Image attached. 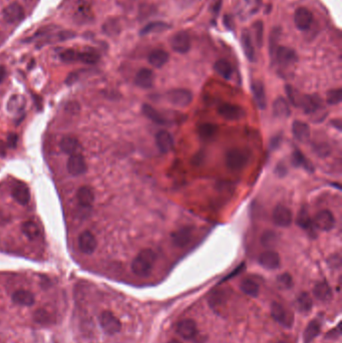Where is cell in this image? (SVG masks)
Here are the masks:
<instances>
[{
	"instance_id": "6da1fadb",
	"label": "cell",
	"mask_w": 342,
	"mask_h": 343,
	"mask_svg": "<svg viewBox=\"0 0 342 343\" xmlns=\"http://www.w3.org/2000/svg\"><path fill=\"white\" fill-rule=\"evenodd\" d=\"M157 255L151 249L142 250L132 263V271L139 277H147L156 263Z\"/></svg>"
},
{
	"instance_id": "7a4b0ae2",
	"label": "cell",
	"mask_w": 342,
	"mask_h": 343,
	"mask_svg": "<svg viewBox=\"0 0 342 343\" xmlns=\"http://www.w3.org/2000/svg\"><path fill=\"white\" fill-rule=\"evenodd\" d=\"M251 157V153L247 148L234 147L227 151L225 157V163L229 170L240 171L248 164Z\"/></svg>"
},
{
	"instance_id": "3957f363",
	"label": "cell",
	"mask_w": 342,
	"mask_h": 343,
	"mask_svg": "<svg viewBox=\"0 0 342 343\" xmlns=\"http://www.w3.org/2000/svg\"><path fill=\"white\" fill-rule=\"evenodd\" d=\"M99 324L102 328V330L109 335H113L121 331L122 329V323L120 319L108 310L103 311L99 315Z\"/></svg>"
},
{
	"instance_id": "277c9868",
	"label": "cell",
	"mask_w": 342,
	"mask_h": 343,
	"mask_svg": "<svg viewBox=\"0 0 342 343\" xmlns=\"http://www.w3.org/2000/svg\"><path fill=\"white\" fill-rule=\"evenodd\" d=\"M271 56L283 66L293 65L298 60V55L294 49L282 46H277L273 51L270 52Z\"/></svg>"
},
{
	"instance_id": "5b68a950",
	"label": "cell",
	"mask_w": 342,
	"mask_h": 343,
	"mask_svg": "<svg viewBox=\"0 0 342 343\" xmlns=\"http://www.w3.org/2000/svg\"><path fill=\"white\" fill-rule=\"evenodd\" d=\"M166 98L174 105L185 107L193 101V94L186 89H174L167 93Z\"/></svg>"
},
{
	"instance_id": "8992f818",
	"label": "cell",
	"mask_w": 342,
	"mask_h": 343,
	"mask_svg": "<svg viewBox=\"0 0 342 343\" xmlns=\"http://www.w3.org/2000/svg\"><path fill=\"white\" fill-rule=\"evenodd\" d=\"M218 112L227 121H238L246 116L244 108L234 103H222L218 107Z\"/></svg>"
},
{
	"instance_id": "52a82bcc",
	"label": "cell",
	"mask_w": 342,
	"mask_h": 343,
	"mask_svg": "<svg viewBox=\"0 0 342 343\" xmlns=\"http://www.w3.org/2000/svg\"><path fill=\"white\" fill-rule=\"evenodd\" d=\"M313 225L316 229L320 231H331L335 225L334 216L329 210H322L313 219Z\"/></svg>"
},
{
	"instance_id": "ba28073f",
	"label": "cell",
	"mask_w": 342,
	"mask_h": 343,
	"mask_svg": "<svg viewBox=\"0 0 342 343\" xmlns=\"http://www.w3.org/2000/svg\"><path fill=\"white\" fill-rule=\"evenodd\" d=\"M272 217L275 225L282 228L289 227L293 222V215L291 210L283 205H278L275 207Z\"/></svg>"
},
{
	"instance_id": "9c48e42d",
	"label": "cell",
	"mask_w": 342,
	"mask_h": 343,
	"mask_svg": "<svg viewBox=\"0 0 342 343\" xmlns=\"http://www.w3.org/2000/svg\"><path fill=\"white\" fill-rule=\"evenodd\" d=\"M194 236V229L190 226L182 227L177 231L173 232L171 235V240L173 245L178 248H184L190 244Z\"/></svg>"
},
{
	"instance_id": "30bf717a",
	"label": "cell",
	"mask_w": 342,
	"mask_h": 343,
	"mask_svg": "<svg viewBox=\"0 0 342 343\" xmlns=\"http://www.w3.org/2000/svg\"><path fill=\"white\" fill-rule=\"evenodd\" d=\"M66 169L67 172L72 176H81L87 172V162L82 153L69 156L66 164Z\"/></svg>"
},
{
	"instance_id": "8fae6325",
	"label": "cell",
	"mask_w": 342,
	"mask_h": 343,
	"mask_svg": "<svg viewBox=\"0 0 342 343\" xmlns=\"http://www.w3.org/2000/svg\"><path fill=\"white\" fill-rule=\"evenodd\" d=\"M171 48L178 53H187L191 49V39L187 31H179L170 41Z\"/></svg>"
},
{
	"instance_id": "7c38bea8",
	"label": "cell",
	"mask_w": 342,
	"mask_h": 343,
	"mask_svg": "<svg viewBox=\"0 0 342 343\" xmlns=\"http://www.w3.org/2000/svg\"><path fill=\"white\" fill-rule=\"evenodd\" d=\"M313 22V14L312 12L305 8L299 7L294 13V23L296 27L301 31H306L310 28Z\"/></svg>"
},
{
	"instance_id": "4fadbf2b",
	"label": "cell",
	"mask_w": 342,
	"mask_h": 343,
	"mask_svg": "<svg viewBox=\"0 0 342 343\" xmlns=\"http://www.w3.org/2000/svg\"><path fill=\"white\" fill-rule=\"evenodd\" d=\"M271 315L275 321L285 327H290L293 323V317L287 310L278 302H273L271 305Z\"/></svg>"
},
{
	"instance_id": "5bb4252c",
	"label": "cell",
	"mask_w": 342,
	"mask_h": 343,
	"mask_svg": "<svg viewBox=\"0 0 342 343\" xmlns=\"http://www.w3.org/2000/svg\"><path fill=\"white\" fill-rule=\"evenodd\" d=\"M24 9L17 3L13 2L3 9V18L7 23H18L24 18Z\"/></svg>"
},
{
	"instance_id": "9a60e30c",
	"label": "cell",
	"mask_w": 342,
	"mask_h": 343,
	"mask_svg": "<svg viewBox=\"0 0 342 343\" xmlns=\"http://www.w3.org/2000/svg\"><path fill=\"white\" fill-rule=\"evenodd\" d=\"M258 262L265 269L275 270V269L280 267L281 259H280V256L277 252L272 251V250H268V251H265L262 254H260V256L258 258Z\"/></svg>"
},
{
	"instance_id": "2e32d148",
	"label": "cell",
	"mask_w": 342,
	"mask_h": 343,
	"mask_svg": "<svg viewBox=\"0 0 342 343\" xmlns=\"http://www.w3.org/2000/svg\"><path fill=\"white\" fill-rule=\"evenodd\" d=\"M74 19L80 24H85L93 21L94 19V12L92 10V7L89 3L86 1H80L74 10Z\"/></svg>"
},
{
	"instance_id": "e0dca14e",
	"label": "cell",
	"mask_w": 342,
	"mask_h": 343,
	"mask_svg": "<svg viewBox=\"0 0 342 343\" xmlns=\"http://www.w3.org/2000/svg\"><path fill=\"white\" fill-rule=\"evenodd\" d=\"M98 246V242L94 234L90 231L83 232L79 237V247L84 254H93Z\"/></svg>"
},
{
	"instance_id": "ac0fdd59",
	"label": "cell",
	"mask_w": 342,
	"mask_h": 343,
	"mask_svg": "<svg viewBox=\"0 0 342 343\" xmlns=\"http://www.w3.org/2000/svg\"><path fill=\"white\" fill-rule=\"evenodd\" d=\"M156 145L163 154H168L174 149L175 142L173 136L167 131H160L156 135Z\"/></svg>"
},
{
	"instance_id": "d6986e66",
	"label": "cell",
	"mask_w": 342,
	"mask_h": 343,
	"mask_svg": "<svg viewBox=\"0 0 342 343\" xmlns=\"http://www.w3.org/2000/svg\"><path fill=\"white\" fill-rule=\"evenodd\" d=\"M297 106H300L306 113H314L321 107V99L317 96H300Z\"/></svg>"
},
{
	"instance_id": "ffe728a7",
	"label": "cell",
	"mask_w": 342,
	"mask_h": 343,
	"mask_svg": "<svg viewBox=\"0 0 342 343\" xmlns=\"http://www.w3.org/2000/svg\"><path fill=\"white\" fill-rule=\"evenodd\" d=\"M155 74L149 68H142L138 71L135 78V84L141 89H150L154 86Z\"/></svg>"
},
{
	"instance_id": "44dd1931",
	"label": "cell",
	"mask_w": 342,
	"mask_h": 343,
	"mask_svg": "<svg viewBox=\"0 0 342 343\" xmlns=\"http://www.w3.org/2000/svg\"><path fill=\"white\" fill-rule=\"evenodd\" d=\"M251 90L253 94V98L258 105L260 109H265L266 108V93H265V88L262 82L260 81H254L251 85Z\"/></svg>"
},
{
	"instance_id": "7402d4cb",
	"label": "cell",
	"mask_w": 342,
	"mask_h": 343,
	"mask_svg": "<svg viewBox=\"0 0 342 343\" xmlns=\"http://www.w3.org/2000/svg\"><path fill=\"white\" fill-rule=\"evenodd\" d=\"M13 199L20 205H27L30 201V191L23 183H16L11 191Z\"/></svg>"
},
{
	"instance_id": "603a6c76",
	"label": "cell",
	"mask_w": 342,
	"mask_h": 343,
	"mask_svg": "<svg viewBox=\"0 0 342 343\" xmlns=\"http://www.w3.org/2000/svg\"><path fill=\"white\" fill-rule=\"evenodd\" d=\"M177 332L185 339H191L195 337L197 333V324L192 319H185L178 323Z\"/></svg>"
},
{
	"instance_id": "cb8c5ba5",
	"label": "cell",
	"mask_w": 342,
	"mask_h": 343,
	"mask_svg": "<svg viewBox=\"0 0 342 343\" xmlns=\"http://www.w3.org/2000/svg\"><path fill=\"white\" fill-rule=\"evenodd\" d=\"M292 134L297 141L301 143H306L310 138V129L307 124L301 121H294L292 124Z\"/></svg>"
},
{
	"instance_id": "d4e9b609",
	"label": "cell",
	"mask_w": 342,
	"mask_h": 343,
	"mask_svg": "<svg viewBox=\"0 0 342 343\" xmlns=\"http://www.w3.org/2000/svg\"><path fill=\"white\" fill-rule=\"evenodd\" d=\"M169 57L170 56L167 51L163 49H155L148 54L147 60L153 66L160 68L169 61Z\"/></svg>"
},
{
	"instance_id": "484cf974",
	"label": "cell",
	"mask_w": 342,
	"mask_h": 343,
	"mask_svg": "<svg viewBox=\"0 0 342 343\" xmlns=\"http://www.w3.org/2000/svg\"><path fill=\"white\" fill-rule=\"evenodd\" d=\"M296 222H297V225L301 229H303V230H305V231H307L309 233L313 232L314 229H315V227L313 225V220L311 219V217H310L306 207H302L301 208V210L298 213Z\"/></svg>"
},
{
	"instance_id": "4316f807",
	"label": "cell",
	"mask_w": 342,
	"mask_h": 343,
	"mask_svg": "<svg viewBox=\"0 0 342 343\" xmlns=\"http://www.w3.org/2000/svg\"><path fill=\"white\" fill-rule=\"evenodd\" d=\"M59 146L63 153L68 154L69 156L74 155V154H80L82 151V145L80 144L79 140L73 137L63 138Z\"/></svg>"
},
{
	"instance_id": "83f0119b",
	"label": "cell",
	"mask_w": 342,
	"mask_h": 343,
	"mask_svg": "<svg viewBox=\"0 0 342 343\" xmlns=\"http://www.w3.org/2000/svg\"><path fill=\"white\" fill-rule=\"evenodd\" d=\"M12 301L20 306H32L35 302V297L30 291L17 290L11 296Z\"/></svg>"
},
{
	"instance_id": "f1b7e54d",
	"label": "cell",
	"mask_w": 342,
	"mask_h": 343,
	"mask_svg": "<svg viewBox=\"0 0 342 343\" xmlns=\"http://www.w3.org/2000/svg\"><path fill=\"white\" fill-rule=\"evenodd\" d=\"M77 199L83 207H91L95 201V192L89 186H83L78 190Z\"/></svg>"
},
{
	"instance_id": "f546056e",
	"label": "cell",
	"mask_w": 342,
	"mask_h": 343,
	"mask_svg": "<svg viewBox=\"0 0 342 343\" xmlns=\"http://www.w3.org/2000/svg\"><path fill=\"white\" fill-rule=\"evenodd\" d=\"M290 107L287 100L282 97L277 98L273 103V115L278 119H285L290 116Z\"/></svg>"
},
{
	"instance_id": "4dcf8cb0",
	"label": "cell",
	"mask_w": 342,
	"mask_h": 343,
	"mask_svg": "<svg viewBox=\"0 0 342 343\" xmlns=\"http://www.w3.org/2000/svg\"><path fill=\"white\" fill-rule=\"evenodd\" d=\"M218 133V127L212 123H205L198 127V135L203 141L213 140Z\"/></svg>"
},
{
	"instance_id": "1f68e13d",
	"label": "cell",
	"mask_w": 342,
	"mask_h": 343,
	"mask_svg": "<svg viewBox=\"0 0 342 343\" xmlns=\"http://www.w3.org/2000/svg\"><path fill=\"white\" fill-rule=\"evenodd\" d=\"M314 296L322 301V302H327L332 298V291L331 288L329 286V284L326 281H321L318 282L315 286H314V290H313Z\"/></svg>"
},
{
	"instance_id": "d6a6232c",
	"label": "cell",
	"mask_w": 342,
	"mask_h": 343,
	"mask_svg": "<svg viewBox=\"0 0 342 343\" xmlns=\"http://www.w3.org/2000/svg\"><path fill=\"white\" fill-rule=\"evenodd\" d=\"M241 44H242V48H243V50H244L246 57L251 62L256 61L255 49H254V46H253V42H252L251 35H250L248 30H243L242 35H241Z\"/></svg>"
},
{
	"instance_id": "836d02e7",
	"label": "cell",
	"mask_w": 342,
	"mask_h": 343,
	"mask_svg": "<svg viewBox=\"0 0 342 343\" xmlns=\"http://www.w3.org/2000/svg\"><path fill=\"white\" fill-rule=\"evenodd\" d=\"M143 113L146 116L149 121H151L155 124L158 125H166L168 123V121L164 118V116L162 113H160L154 106L145 103L143 104Z\"/></svg>"
},
{
	"instance_id": "e575fe53",
	"label": "cell",
	"mask_w": 342,
	"mask_h": 343,
	"mask_svg": "<svg viewBox=\"0 0 342 343\" xmlns=\"http://www.w3.org/2000/svg\"><path fill=\"white\" fill-rule=\"evenodd\" d=\"M214 68L216 72L225 80H230L233 74V67L227 59H219L215 62Z\"/></svg>"
},
{
	"instance_id": "d590c367",
	"label": "cell",
	"mask_w": 342,
	"mask_h": 343,
	"mask_svg": "<svg viewBox=\"0 0 342 343\" xmlns=\"http://www.w3.org/2000/svg\"><path fill=\"white\" fill-rule=\"evenodd\" d=\"M320 323L318 320H313L311 321L305 331H304V336H303V340L304 343H310L319 333H320Z\"/></svg>"
},
{
	"instance_id": "8d00e7d4",
	"label": "cell",
	"mask_w": 342,
	"mask_h": 343,
	"mask_svg": "<svg viewBox=\"0 0 342 343\" xmlns=\"http://www.w3.org/2000/svg\"><path fill=\"white\" fill-rule=\"evenodd\" d=\"M21 230H22L23 234L30 240H35L41 235V230H40L39 226L32 221L24 222L21 226Z\"/></svg>"
},
{
	"instance_id": "74e56055",
	"label": "cell",
	"mask_w": 342,
	"mask_h": 343,
	"mask_svg": "<svg viewBox=\"0 0 342 343\" xmlns=\"http://www.w3.org/2000/svg\"><path fill=\"white\" fill-rule=\"evenodd\" d=\"M292 164L295 167H300V168H304L309 172H313V168L311 166V163L308 162V160L305 158V156L299 150V149H295L292 153Z\"/></svg>"
},
{
	"instance_id": "f35d334b",
	"label": "cell",
	"mask_w": 342,
	"mask_h": 343,
	"mask_svg": "<svg viewBox=\"0 0 342 343\" xmlns=\"http://www.w3.org/2000/svg\"><path fill=\"white\" fill-rule=\"evenodd\" d=\"M99 60V54L96 50L90 49L86 51H78V61L89 64H95Z\"/></svg>"
},
{
	"instance_id": "ab89813d",
	"label": "cell",
	"mask_w": 342,
	"mask_h": 343,
	"mask_svg": "<svg viewBox=\"0 0 342 343\" xmlns=\"http://www.w3.org/2000/svg\"><path fill=\"white\" fill-rule=\"evenodd\" d=\"M240 288L245 294L251 297H257L260 291L259 285L252 279H244L240 284Z\"/></svg>"
},
{
	"instance_id": "60d3db41",
	"label": "cell",
	"mask_w": 342,
	"mask_h": 343,
	"mask_svg": "<svg viewBox=\"0 0 342 343\" xmlns=\"http://www.w3.org/2000/svg\"><path fill=\"white\" fill-rule=\"evenodd\" d=\"M169 27L170 26L166 22H163V21L149 22L141 30V34L147 35V34L153 33V32H162V31L168 29Z\"/></svg>"
},
{
	"instance_id": "b9f144b4",
	"label": "cell",
	"mask_w": 342,
	"mask_h": 343,
	"mask_svg": "<svg viewBox=\"0 0 342 343\" xmlns=\"http://www.w3.org/2000/svg\"><path fill=\"white\" fill-rule=\"evenodd\" d=\"M297 305H298V309L301 312H308L311 310L312 308V299L310 297V295L308 294L307 292H303L299 295L298 300H297Z\"/></svg>"
},
{
	"instance_id": "7bdbcfd3",
	"label": "cell",
	"mask_w": 342,
	"mask_h": 343,
	"mask_svg": "<svg viewBox=\"0 0 342 343\" xmlns=\"http://www.w3.org/2000/svg\"><path fill=\"white\" fill-rule=\"evenodd\" d=\"M33 319L42 325H49L52 321L50 313L46 309H37L33 314Z\"/></svg>"
},
{
	"instance_id": "ee69618b",
	"label": "cell",
	"mask_w": 342,
	"mask_h": 343,
	"mask_svg": "<svg viewBox=\"0 0 342 343\" xmlns=\"http://www.w3.org/2000/svg\"><path fill=\"white\" fill-rule=\"evenodd\" d=\"M226 299H227V295L225 294L224 291H216L211 295L209 302L213 308H217L221 306L223 303H225Z\"/></svg>"
},
{
	"instance_id": "f6af8a7d",
	"label": "cell",
	"mask_w": 342,
	"mask_h": 343,
	"mask_svg": "<svg viewBox=\"0 0 342 343\" xmlns=\"http://www.w3.org/2000/svg\"><path fill=\"white\" fill-rule=\"evenodd\" d=\"M277 242V235L272 231H266L261 237V243L265 247H273Z\"/></svg>"
},
{
	"instance_id": "bcb514c9",
	"label": "cell",
	"mask_w": 342,
	"mask_h": 343,
	"mask_svg": "<svg viewBox=\"0 0 342 343\" xmlns=\"http://www.w3.org/2000/svg\"><path fill=\"white\" fill-rule=\"evenodd\" d=\"M119 23L115 19H110L103 24V31L108 35H115L119 32Z\"/></svg>"
},
{
	"instance_id": "7dc6e473",
	"label": "cell",
	"mask_w": 342,
	"mask_h": 343,
	"mask_svg": "<svg viewBox=\"0 0 342 343\" xmlns=\"http://www.w3.org/2000/svg\"><path fill=\"white\" fill-rule=\"evenodd\" d=\"M277 282H278L279 286L284 288V289H290L292 287V285H293V279H292V277H291V275L289 273L281 274L277 278Z\"/></svg>"
},
{
	"instance_id": "c3c4849f",
	"label": "cell",
	"mask_w": 342,
	"mask_h": 343,
	"mask_svg": "<svg viewBox=\"0 0 342 343\" xmlns=\"http://www.w3.org/2000/svg\"><path fill=\"white\" fill-rule=\"evenodd\" d=\"M341 89L331 90L327 94V102L329 104H338L341 101Z\"/></svg>"
},
{
	"instance_id": "681fc988",
	"label": "cell",
	"mask_w": 342,
	"mask_h": 343,
	"mask_svg": "<svg viewBox=\"0 0 342 343\" xmlns=\"http://www.w3.org/2000/svg\"><path fill=\"white\" fill-rule=\"evenodd\" d=\"M60 58L65 62L78 61V50L74 49H66L60 53Z\"/></svg>"
},
{
	"instance_id": "f907efd6",
	"label": "cell",
	"mask_w": 342,
	"mask_h": 343,
	"mask_svg": "<svg viewBox=\"0 0 342 343\" xmlns=\"http://www.w3.org/2000/svg\"><path fill=\"white\" fill-rule=\"evenodd\" d=\"M254 30H255V39L259 47H261L263 43V22L257 21L254 24Z\"/></svg>"
},
{
	"instance_id": "816d5d0a",
	"label": "cell",
	"mask_w": 342,
	"mask_h": 343,
	"mask_svg": "<svg viewBox=\"0 0 342 343\" xmlns=\"http://www.w3.org/2000/svg\"><path fill=\"white\" fill-rule=\"evenodd\" d=\"M313 148L319 157H327L330 154V147L327 144H318L315 145Z\"/></svg>"
},
{
	"instance_id": "f5cc1de1",
	"label": "cell",
	"mask_w": 342,
	"mask_h": 343,
	"mask_svg": "<svg viewBox=\"0 0 342 343\" xmlns=\"http://www.w3.org/2000/svg\"><path fill=\"white\" fill-rule=\"evenodd\" d=\"M5 77H6V69H5L4 66L0 65V83H2L4 81Z\"/></svg>"
},
{
	"instance_id": "db71d44e",
	"label": "cell",
	"mask_w": 342,
	"mask_h": 343,
	"mask_svg": "<svg viewBox=\"0 0 342 343\" xmlns=\"http://www.w3.org/2000/svg\"><path fill=\"white\" fill-rule=\"evenodd\" d=\"M168 343H182L181 341H179V340H177V339H172V340H170L169 342Z\"/></svg>"
},
{
	"instance_id": "11a10c76",
	"label": "cell",
	"mask_w": 342,
	"mask_h": 343,
	"mask_svg": "<svg viewBox=\"0 0 342 343\" xmlns=\"http://www.w3.org/2000/svg\"><path fill=\"white\" fill-rule=\"evenodd\" d=\"M278 343H285V342H278Z\"/></svg>"
}]
</instances>
